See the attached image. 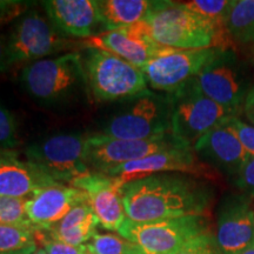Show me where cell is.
I'll use <instances>...</instances> for the list:
<instances>
[{
  "label": "cell",
  "mask_w": 254,
  "mask_h": 254,
  "mask_svg": "<svg viewBox=\"0 0 254 254\" xmlns=\"http://www.w3.org/2000/svg\"><path fill=\"white\" fill-rule=\"evenodd\" d=\"M127 219L138 224L204 215L214 198L213 187L199 178L153 174L123 186Z\"/></svg>",
  "instance_id": "1"
},
{
  "label": "cell",
  "mask_w": 254,
  "mask_h": 254,
  "mask_svg": "<svg viewBox=\"0 0 254 254\" xmlns=\"http://www.w3.org/2000/svg\"><path fill=\"white\" fill-rule=\"evenodd\" d=\"M148 34L161 46L178 50L234 49L226 27L196 14L185 2L158 1L144 20Z\"/></svg>",
  "instance_id": "2"
},
{
  "label": "cell",
  "mask_w": 254,
  "mask_h": 254,
  "mask_svg": "<svg viewBox=\"0 0 254 254\" xmlns=\"http://www.w3.org/2000/svg\"><path fill=\"white\" fill-rule=\"evenodd\" d=\"M20 82L34 100L46 106L72 103L90 92L80 53L27 64L20 73Z\"/></svg>",
  "instance_id": "3"
},
{
  "label": "cell",
  "mask_w": 254,
  "mask_h": 254,
  "mask_svg": "<svg viewBox=\"0 0 254 254\" xmlns=\"http://www.w3.org/2000/svg\"><path fill=\"white\" fill-rule=\"evenodd\" d=\"M80 56L88 91L98 103L131 100L150 91L141 68L113 53L87 47Z\"/></svg>",
  "instance_id": "4"
},
{
  "label": "cell",
  "mask_w": 254,
  "mask_h": 254,
  "mask_svg": "<svg viewBox=\"0 0 254 254\" xmlns=\"http://www.w3.org/2000/svg\"><path fill=\"white\" fill-rule=\"evenodd\" d=\"M193 81L202 94L236 116L244 110L254 86L249 65L236 49H217Z\"/></svg>",
  "instance_id": "5"
},
{
  "label": "cell",
  "mask_w": 254,
  "mask_h": 254,
  "mask_svg": "<svg viewBox=\"0 0 254 254\" xmlns=\"http://www.w3.org/2000/svg\"><path fill=\"white\" fill-rule=\"evenodd\" d=\"M128 101V106L105 124L101 134L126 140H142L171 133L172 95L150 90Z\"/></svg>",
  "instance_id": "6"
},
{
  "label": "cell",
  "mask_w": 254,
  "mask_h": 254,
  "mask_svg": "<svg viewBox=\"0 0 254 254\" xmlns=\"http://www.w3.org/2000/svg\"><path fill=\"white\" fill-rule=\"evenodd\" d=\"M82 133H59L30 144L25 150L26 160L59 184H69L91 172L85 159Z\"/></svg>",
  "instance_id": "7"
},
{
  "label": "cell",
  "mask_w": 254,
  "mask_h": 254,
  "mask_svg": "<svg viewBox=\"0 0 254 254\" xmlns=\"http://www.w3.org/2000/svg\"><path fill=\"white\" fill-rule=\"evenodd\" d=\"M171 95L173 100L171 133L190 148L230 117H238L202 94L193 80Z\"/></svg>",
  "instance_id": "8"
},
{
  "label": "cell",
  "mask_w": 254,
  "mask_h": 254,
  "mask_svg": "<svg viewBox=\"0 0 254 254\" xmlns=\"http://www.w3.org/2000/svg\"><path fill=\"white\" fill-rule=\"evenodd\" d=\"M190 148L177 139L172 133L142 140H126L98 133L87 135L85 142V159L91 171L109 173L122 165L140 160L161 152Z\"/></svg>",
  "instance_id": "9"
},
{
  "label": "cell",
  "mask_w": 254,
  "mask_h": 254,
  "mask_svg": "<svg viewBox=\"0 0 254 254\" xmlns=\"http://www.w3.org/2000/svg\"><path fill=\"white\" fill-rule=\"evenodd\" d=\"M205 215H189L138 224L126 219L119 236L134 244L142 254H176L187 241L207 232Z\"/></svg>",
  "instance_id": "10"
},
{
  "label": "cell",
  "mask_w": 254,
  "mask_h": 254,
  "mask_svg": "<svg viewBox=\"0 0 254 254\" xmlns=\"http://www.w3.org/2000/svg\"><path fill=\"white\" fill-rule=\"evenodd\" d=\"M71 41L66 39L50 20L39 12L31 11L19 18L6 38V66L33 63L67 50Z\"/></svg>",
  "instance_id": "11"
},
{
  "label": "cell",
  "mask_w": 254,
  "mask_h": 254,
  "mask_svg": "<svg viewBox=\"0 0 254 254\" xmlns=\"http://www.w3.org/2000/svg\"><path fill=\"white\" fill-rule=\"evenodd\" d=\"M217 49L178 50L164 47L153 59L142 66L147 84L155 91L174 93L193 80L212 59Z\"/></svg>",
  "instance_id": "12"
},
{
  "label": "cell",
  "mask_w": 254,
  "mask_h": 254,
  "mask_svg": "<svg viewBox=\"0 0 254 254\" xmlns=\"http://www.w3.org/2000/svg\"><path fill=\"white\" fill-rule=\"evenodd\" d=\"M184 173L202 179H217V172L211 166L202 163L193 148H182L152 154L140 160L122 165L106 173V176L118 178L123 185L131 180L153 174Z\"/></svg>",
  "instance_id": "13"
},
{
  "label": "cell",
  "mask_w": 254,
  "mask_h": 254,
  "mask_svg": "<svg viewBox=\"0 0 254 254\" xmlns=\"http://www.w3.org/2000/svg\"><path fill=\"white\" fill-rule=\"evenodd\" d=\"M250 199L232 194L222 200L215 234L221 254H238L254 243V209Z\"/></svg>",
  "instance_id": "14"
},
{
  "label": "cell",
  "mask_w": 254,
  "mask_h": 254,
  "mask_svg": "<svg viewBox=\"0 0 254 254\" xmlns=\"http://www.w3.org/2000/svg\"><path fill=\"white\" fill-rule=\"evenodd\" d=\"M71 186L86 193L101 227L107 231H120L127 217L123 202L124 185L118 178L91 171L77 178Z\"/></svg>",
  "instance_id": "15"
},
{
  "label": "cell",
  "mask_w": 254,
  "mask_h": 254,
  "mask_svg": "<svg viewBox=\"0 0 254 254\" xmlns=\"http://www.w3.org/2000/svg\"><path fill=\"white\" fill-rule=\"evenodd\" d=\"M84 45L113 53L139 68L145 66L166 47L159 45L152 39L144 21L133 26L95 34L85 40Z\"/></svg>",
  "instance_id": "16"
},
{
  "label": "cell",
  "mask_w": 254,
  "mask_h": 254,
  "mask_svg": "<svg viewBox=\"0 0 254 254\" xmlns=\"http://www.w3.org/2000/svg\"><path fill=\"white\" fill-rule=\"evenodd\" d=\"M193 151L202 163L236 180L250 159L237 136L224 124L201 136Z\"/></svg>",
  "instance_id": "17"
},
{
  "label": "cell",
  "mask_w": 254,
  "mask_h": 254,
  "mask_svg": "<svg viewBox=\"0 0 254 254\" xmlns=\"http://www.w3.org/2000/svg\"><path fill=\"white\" fill-rule=\"evenodd\" d=\"M85 201H88V196L81 190L58 184L30 196L26 201V215L36 230L49 231L58 225L72 208Z\"/></svg>",
  "instance_id": "18"
},
{
  "label": "cell",
  "mask_w": 254,
  "mask_h": 254,
  "mask_svg": "<svg viewBox=\"0 0 254 254\" xmlns=\"http://www.w3.org/2000/svg\"><path fill=\"white\" fill-rule=\"evenodd\" d=\"M43 6L51 24L65 36L86 40L101 26L98 0H46Z\"/></svg>",
  "instance_id": "19"
},
{
  "label": "cell",
  "mask_w": 254,
  "mask_h": 254,
  "mask_svg": "<svg viewBox=\"0 0 254 254\" xmlns=\"http://www.w3.org/2000/svg\"><path fill=\"white\" fill-rule=\"evenodd\" d=\"M13 150H0V196L30 198L38 190L58 185Z\"/></svg>",
  "instance_id": "20"
},
{
  "label": "cell",
  "mask_w": 254,
  "mask_h": 254,
  "mask_svg": "<svg viewBox=\"0 0 254 254\" xmlns=\"http://www.w3.org/2000/svg\"><path fill=\"white\" fill-rule=\"evenodd\" d=\"M99 226V220L92 209L90 201L81 202L69 211V213L51 230L47 231L50 238L63 241L72 246L87 244Z\"/></svg>",
  "instance_id": "21"
},
{
  "label": "cell",
  "mask_w": 254,
  "mask_h": 254,
  "mask_svg": "<svg viewBox=\"0 0 254 254\" xmlns=\"http://www.w3.org/2000/svg\"><path fill=\"white\" fill-rule=\"evenodd\" d=\"M155 0H98L100 23L105 31L141 23L157 6Z\"/></svg>",
  "instance_id": "22"
},
{
  "label": "cell",
  "mask_w": 254,
  "mask_h": 254,
  "mask_svg": "<svg viewBox=\"0 0 254 254\" xmlns=\"http://www.w3.org/2000/svg\"><path fill=\"white\" fill-rule=\"evenodd\" d=\"M226 28L234 45H254V0L232 1Z\"/></svg>",
  "instance_id": "23"
},
{
  "label": "cell",
  "mask_w": 254,
  "mask_h": 254,
  "mask_svg": "<svg viewBox=\"0 0 254 254\" xmlns=\"http://www.w3.org/2000/svg\"><path fill=\"white\" fill-rule=\"evenodd\" d=\"M85 247L90 254H136L140 252L134 244L122 236L98 232L85 244Z\"/></svg>",
  "instance_id": "24"
},
{
  "label": "cell",
  "mask_w": 254,
  "mask_h": 254,
  "mask_svg": "<svg viewBox=\"0 0 254 254\" xmlns=\"http://www.w3.org/2000/svg\"><path fill=\"white\" fill-rule=\"evenodd\" d=\"M36 231L31 225H0V253L23 250L37 244Z\"/></svg>",
  "instance_id": "25"
},
{
  "label": "cell",
  "mask_w": 254,
  "mask_h": 254,
  "mask_svg": "<svg viewBox=\"0 0 254 254\" xmlns=\"http://www.w3.org/2000/svg\"><path fill=\"white\" fill-rule=\"evenodd\" d=\"M231 4L230 0H192L185 2L190 9L219 27H226Z\"/></svg>",
  "instance_id": "26"
},
{
  "label": "cell",
  "mask_w": 254,
  "mask_h": 254,
  "mask_svg": "<svg viewBox=\"0 0 254 254\" xmlns=\"http://www.w3.org/2000/svg\"><path fill=\"white\" fill-rule=\"evenodd\" d=\"M27 199L0 196V225H31L26 215Z\"/></svg>",
  "instance_id": "27"
},
{
  "label": "cell",
  "mask_w": 254,
  "mask_h": 254,
  "mask_svg": "<svg viewBox=\"0 0 254 254\" xmlns=\"http://www.w3.org/2000/svg\"><path fill=\"white\" fill-rule=\"evenodd\" d=\"M20 144L17 118L0 104V150H13Z\"/></svg>",
  "instance_id": "28"
},
{
  "label": "cell",
  "mask_w": 254,
  "mask_h": 254,
  "mask_svg": "<svg viewBox=\"0 0 254 254\" xmlns=\"http://www.w3.org/2000/svg\"><path fill=\"white\" fill-rule=\"evenodd\" d=\"M222 124L237 136L250 157H254V126L243 122L238 117H230Z\"/></svg>",
  "instance_id": "29"
},
{
  "label": "cell",
  "mask_w": 254,
  "mask_h": 254,
  "mask_svg": "<svg viewBox=\"0 0 254 254\" xmlns=\"http://www.w3.org/2000/svg\"><path fill=\"white\" fill-rule=\"evenodd\" d=\"M176 254H221L215 237L208 232L187 241Z\"/></svg>",
  "instance_id": "30"
},
{
  "label": "cell",
  "mask_w": 254,
  "mask_h": 254,
  "mask_svg": "<svg viewBox=\"0 0 254 254\" xmlns=\"http://www.w3.org/2000/svg\"><path fill=\"white\" fill-rule=\"evenodd\" d=\"M27 2L14 0H0V26L21 17L27 9Z\"/></svg>",
  "instance_id": "31"
},
{
  "label": "cell",
  "mask_w": 254,
  "mask_h": 254,
  "mask_svg": "<svg viewBox=\"0 0 254 254\" xmlns=\"http://www.w3.org/2000/svg\"><path fill=\"white\" fill-rule=\"evenodd\" d=\"M236 184L244 195L254 198V157H250L239 177L237 178Z\"/></svg>",
  "instance_id": "32"
},
{
  "label": "cell",
  "mask_w": 254,
  "mask_h": 254,
  "mask_svg": "<svg viewBox=\"0 0 254 254\" xmlns=\"http://www.w3.org/2000/svg\"><path fill=\"white\" fill-rule=\"evenodd\" d=\"M43 247L45 249L47 254H86V247L82 246H72L68 244L63 243V241L55 240L52 238L44 239L43 238Z\"/></svg>",
  "instance_id": "33"
},
{
  "label": "cell",
  "mask_w": 254,
  "mask_h": 254,
  "mask_svg": "<svg viewBox=\"0 0 254 254\" xmlns=\"http://www.w3.org/2000/svg\"><path fill=\"white\" fill-rule=\"evenodd\" d=\"M243 111L245 113L246 118L254 125V86L250 91L249 95H247Z\"/></svg>",
  "instance_id": "34"
},
{
  "label": "cell",
  "mask_w": 254,
  "mask_h": 254,
  "mask_svg": "<svg viewBox=\"0 0 254 254\" xmlns=\"http://www.w3.org/2000/svg\"><path fill=\"white\" fill-rule=\"evenodd\" d=\"M7 71L6 66V38L0 36V72Z\"/></svg>",
  "instance_id": "35"
},
{
  "label": "cell",
  "mask_w": 254,
  "mask_h": 254,
  "mask_svg": "<svg viewBox=\"0 0 254 254\" xmlns=\"http://www.w3.org/2000/svg\"><path fill=\"white\" fill-rule=\"evenodd\" d=\"M36 250H37V244H34V245L26 247V249L18 250V251H12V252H2L0 254H32Z\"/></svg>",
  "instance_id": "36"
},
{
  "label": "cell",
  "mask_w": 254,
  "mask_h": 254,
  "mask_svg": "<svg viewBox=\"0 0 254 254\" xmlns=\"http://www.w3.org/2000/svg\"><path fill=\"white\" fill-rule=\"evenodd\" d=\"M238 254H254V243L251 244V245L247 247L246 250H244L243 252H240Z\"/></svg>",
  "instance_id": "37"
},
{
  "label": "cell",
  "mask_w": 254,
  "mask_h": 254,
  "mask_svg": "<svg viewBox=\"0 0 254 254\" xmlns=\"http://www.w3.org/2000/svg\"><path fill=\"white\" fill-rule=\"evenodd\" d=\"M32 254H47V252L45 251V249H44V247H40V249H38V247H37V250L34 251V252Z\"/></svg>",
  "instance_id": "38"
},
{
  "label": "cell",
  "mask_w": 254,
  "mask_h": 254,
  "mask_svg": "<svg viewBox=\"0 0 254 254\" xmlns=\"http://www.w3.org/2000/svg\"><path fill=\"white\" fill-rule=\"evenodd\" d=\"M252 63H253V66H254V47L252 49Z\"/></svg>",
  "instance_id": "39"
},
{
  "label": "cell",
  "mask_w": 254,
  "mask_h": 254,
  "mask_svg": "<svg viewBox=\"0 0 254 254\" xmlns=\"http://www.w3.org/2000/svg\"><path fill=\"white\" fill-rule=\"evenodd\" d=\"M136 254H142V253H141V252H139V253H136Z\"/></svg>",
  "instance_id": "40"
},
{
  "label": "cell",
  "mask_w": 254,
  "mask_h": 254,
  "mask_svg": "<svg viewBox=\"0 0 254 254\" xmlns=\"http://www.w3.org/2000/svg\"><path fill=\"white\" fill-rule=\"evenodd\" d=\"M86 254H90V253H88V252H87V253H86Z\"/></svg>",
  "instance_id": "41"
}]
</instances>
